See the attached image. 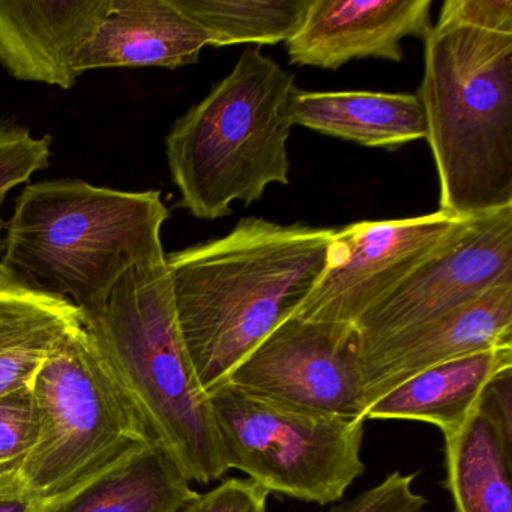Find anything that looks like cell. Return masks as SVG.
Wrapping results in <instances>:
<instances>
[{
	"label": "cell",
	"mask_w": 512,
	"mask_h": 512,
	"mask_svg": "<svg viewBox=\"0 0 512 512\" xmlns=\"http://www.w3.org/2000/svg\"><path fill=\"white\" fill-rule=\"evenodd\" d=\"M293 124L365 148L395 151L425 139L424 109L413 94L305 92L298 89Z\"/></svg>",
	"instance_id": "16"
},
{
	"label": "cell",
	"mask_w": 512,
	"mask_h": 512,
	"mask_svg": "<svg viewBox=\"0 0 512 512\" xmlns=\"http://www.w3.org/2000/svg\"><path fill=\"white\" fill-rule=\"evenodd\" d=\"M83 325L67 299L0 286V395L31 386L65 335Z\"/></svg>",
	"instance_id": "19"
},
{
	"label": "cell",
	"mask_w": 512,
	"mask_h": 512,
	"mask_svg": "<svg viewBox=\"0 0 512 512\" xmlns=\"http://www.w3.org/2000/svg\"><path fill=\"white\" fill-rule=\"evenodd\" d=\"M40 433L23 463V491L43 503L157 442L85 326L71 329L31 385Z\"/></svg>",
	"instance_id": "6"
},
{
	"label": "cell",
	"mask_w": 512,
	"mask_h": 512,
	"mask_svg": "<svg viewBox=\"0 0 512 512\" xmlns=\"http://www.w3.org/2000/svg\"><path fill=\"white\" fill-rule=\"evenodd\" d=\"M512 283V206L470 218L466 230L416 268L353 325L361 349L458 310Z\"/></svg>",
	"instance_id": "10"
},
{
	"label": "cell",
	"mask_w": 512,
	"mask_h": 512,
	"mask_svg": "<svg viewBox=\"0 0 512 512\" xmlns=\"http://www.w3.org/2000/svg\"><path fill=\"white\" fill-rule=\"evenodd\" d=\"M40 433L31 386L0 395V479H19Z\"/></svg>",
	"instance_id": "21"
},
{
	"label": "cell",
	"mask_w": 512,
	"mask_h": 512,
	"mask_svg": "<svg viewBox=\"0 0 512 512\" xmlns=\"http://www.w3.org/2000/svg\"><path fill=\"white\" fill-rule=\"evenodd\" d=\"M433 0H310L286 43L290 64L338 70L358 59L401 62V41L430 34Z\"/></svg>",
	"instance_id": "11"
},
{
	"label": "cell",
	"mask_w": 512,
	"mask_h": 512,
	"mask_svg": "<svg viewBox=\"0 0 512 512\" xmlns=\"http://www.w3.org/2000/svg\"><path fill=\"white\" fill-rule=\"evenodd\" d=\"M0 481H5V479H0Z\"/></svg>",
	"instance_id": "27"
},
{
	"label": "cell",
	"mask_w": 512,
	"mask_h": 512,
	"mask_svg": "<svg viewBox=\"0 0 512 512\" xmlns=\"http://www.w3.org/2000/svg\"><path fill=\"white\" fill-rule=\"evenodd\" d=\"M512 368V346L494 347L419 371L377 397L365 419H409L436 425L445 439L463 428L494 377Z\"/></svg>",
	"instance_id": "15"
},
{
	"label": "cell",
	"mask_w": 512,
	"mask_h": 512,
	"mask_svg": "<svg viewBox=\"0 0 512 512\" xmlns=\"http://www.w3.org/2000/svg\"><path fill=\"white\" fill-rule=\"evenodd\" d=\"M52 142V136L34 137L29 128L0 122V211L11 190L49 167ZM5 224L0 214V253L5 247Z\"/></svg>",
	"instance_id": "22"
},
{
	"label": "cell",
	"mask_w": 512,
	"mask_h": 512,
	"mask_svg": "<svg viewBox=\"0 0 512 512\" xmlns=\"http://www.w3.org/2000/svg\"><path fill=\"white\" fill-rule=\"evenodd\" d=\"M83 326L185 478H223L211 398L179 329L166 260L125 272Z\"/></svg>",
	"instance_id": "4"
},
{
	"label": "cell",
	"mask_w": 512,
	"mask_h": 512,
	"mask_svg": "<svg viewBox=\"0 0 512 512\" xmlns=\"http://www.w3.org/2000/svg\"><path fill=\"white\" fill-rule=\"evenodd\" d=\"M332 235L250 217L223 238L166 257L179 329L208 394L301 307L325 269Z\"/></svg>",
	"instance_id": "1"
},
{
	"label": "cell",
	"mask_w": 512,
	"mask_h": 512,
	"mask_svg": "<svg viewBox=\"0 0 512 512\" xmlns=\"http://www.w3.org/2000/svg\"><path fill=\"white\" fill-rule=\"evenodd\" d=\"M469 221L437 211L334 229L325 269L293 316L355 325L416 268L461 235Z\"/></svg>",
	"instance_id": "8"
},
{
	"label": "cell",
	"mask_w": 512,
	"mask_h": 512,
	"mask_svg": "<svg viewBox=\"0 0 512 512\" xmlns=\"http://www.w3.org/2000/svg\"><path fill=\"white\" fill-rule=\"evenodd\" d=\"M211 35L173 0H110L109 10L77 61L80 74L103 68L187 67Z\"/></svg>",
	"instance_id": "14"
},
{
	"label": "cell",
	"mask_w": 512,
	"mask_h": 512,
	"mask_svg": "<svg viewBox=\"0 0 512 512\" xmlns=\"http://www.w3.org/2000/svg\"><path fill=\"white\" fill-rule=\"evenodd\" d=\"M211 35V47L287 43L301 28L310 0H173Z\"/></svg>",
	"instance_id": "20"
},
{
	"label": "cell",
	"mask_w": 512,
	"mask_h": 512,
	"mask_svg": "<svg viewBox=\"0 0 512 512\" xmlns=\"http://www.w3.org/2000/svg\"><path fill=\"white\" fill-rule=\"evenodd\" d=\"M209 398L227 469L269 494L328 505L364 473L365 419L292 409L229 383Z\"/></svg>",
	"instance_id": "7"
},
{
	"label": "cell",
	"mask_w": 512,
	"mask_h": 512,
	"mask_svg": "<svg viewBox=\"0 0 512 512\" xmlns=\"http://www.w3.org/2000/svg\"><path fill=\"white\" fill-rule=\"evenodd\" d=\"M196 491L155 442L40 512H178Z\"/></svg>",
	"instance_id": "17"
},
{
	"label": "cell",
	"mask_w": 512,
	"mask_h": 512,
	"mask_svg": "<svg viewBox=\"0 0 512 512\" xmlns=\"http://www.w3.org/2000/svg\"><path fill=\"white\" fill-rule=\"evenodd\" d=\"M268 496L251 479L229 478L206 493H197L178 512H266Z\"/></svg>",
	"instance_id": "24"
},
{
	"label": "cell",
	"mask_w": 512,
	"mask_h": 512,
	"mask_svg": "<svg viewBox=\"0 0 512 512\" xmlns=\"http://www.w3.org/2000/svg\"><path fill=\"white\" fill-rule=\"evenodd\" d=\"M44 505L23 491L19 479L0 481V512H40Z\"/></svg>",
	"instance_id": "26"
},
{
	"label": "cell",
	"mask_w": 512,
	"mask_h": 512,
	"mask_svg": "<svg viewBox=\"0 0 512 512\" xmlns=\"http://www.w3.org/2000/svg\"><path fill=\"white\" fill-rule=\"evenodd\" d=\"M445 443V484L457 512H512V437L484 400Z\"/></svg>",
	"instance_id": "18"
},
{
	"label": "cell",
	"mask_w": 512,
	"mask_h": 512,
	"mask_svg": "<svg viewBox=\"0 0 512 512\" xmlns=\"http://www.w3.org/2000/svg\"><path fill=\"white\" fill-rule=\"evenodd\" d=\"M512 346V283L433 322L361 349L367 407L404 380L460 356Z\"/></svg>",
	"instance_id": "12"
},
{
	"label": "cell",
	"mask_w": 512,
	"mask_h": 512,
	"mask_svg": "<svg viewBox=\"0 0 512 512\" xmlns=\"http://www.w3.org/2000/svg\"><path fill=\"white\" fill-rule=\"evenodd\" d=\"M413 481L415 475L391 473L380 484L335 506L331 512H425L428 500L413 491Z\"/></svg>",
	"instance_id": "23"
},
{
	"label": "cell",
	"mask_w": 512,
	"mask_h": 512,
	"mask_svg": "<svg viewBox=\"0 0 512 512\" xmlns=\"http://www.w3.org/2000/svg\"><path fill=\"white\" fill-rule=\"evenodd\" d=\"M296 79L259 49L239 56L196 106L173 124L166 155L181 206L199 220L253 205L269 185L289 184L287 143Z\"/></svg>",
	"instance_id": "5"
},
{
	"label": "cell",
	"mask_w": 512,
	"mask_h": 512,
	"mask_svg": "<svg viewBox=\"0 0 512 512\" xmlns=\"http://www.w3.org/2000/svg\"><path fill=\"white\" fill-rule=\"evenodd\" d=\"M110 0H0V65L22 82L71 89Z\"/></svg>",
	"instance_id": "13"
},
{
	"label": "cell",
	"mask_w": 512,
	"mask_h": 512,
	"mask_svg": "<svg viewBox=\"0 0 512 512\" xmlns=\"http://www.w3.org/2000/svg\"><path fill=\"white\" fill-rule=\"evenodd\" d=\"M416 97L439 179V211L512 206V34L437 22Z\"/></svg>",
	"instance_id": "3"
},
{
	"label": "cell",
	"mask_w": 512,
	"mask_h": 512,
	"mask_svg": "<svg viewBox=\"0 0 512 512\" xmlns=\"http://www.w3.org/2000/svg\"><path fill=\"white\" fill-rule=\"evenodd\" d=\"M226 383L292 409L365 419L361 344L353 326L290 316Z\"/></svg>",
	"instance_id": "9"
},
{
	"label": "cell",
	"mask_w": 512,
	"mask_h": 512,
	"mask_svg": "<svg viewBox=\"0 0 512 512\" xmlns=\"http://www.w3.org/2000/svg\"><path fill=\"white\" fill-rule=\"evenodd\" d=\"M437 22L512 34V0H446Z\"/></svg>",
	"instance_id": "25"
},
{
	"label": "cell",
	"mask_w": 512,
	"mask_h": 512,
	"mask_svg": "<svg viewBox=\"0 0 512 512\" xmlns=\"http://www.w3.org/2000/svg\"><path fill=\"white\" fill-rule=\"evenodd\" d=\"M169 217L157 190L82 179L29 184L5 224L0 286L67 299L85 323L125 272L166 260L161 230Z\"/></svg>",
	"instance_id": "2"
}]
</instances>
